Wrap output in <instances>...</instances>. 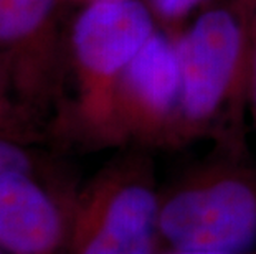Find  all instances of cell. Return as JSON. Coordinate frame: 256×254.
Here are the masks:
<instances>
[{"label":"cell","instance_id":"2","mask_svg":"<svg viewBox=\"0 0 256 254\" xmlns=\"http://www.w3.org/2000/svg\"><path fill=\"white\" fill-rule=\"evenodd\" d=\"M164 250L256 254V165L246 144H215L160 188Z\"/></svg>","mask_w":256,"mask_h":254},{"label":"cell","instance_id":"6","mask_svg":"<svg viewBox=\"0 0 256 254\" xmlns=\"http://www.w3.org/2000/svg\"><path fill=\"white\" fill-rule=\"evenodd\" d=\"M68 221L56 198L30 172H0V250L63 254Z\"/></svg>","mask_w":256,"mask_h":254},{"label":"cell","instance_id":"12","mask_svg":"<svg viewBox=\"0 0 256 254\" xmlns=\"http://www.w3.org/2000/svg\"><path fill=\"white\" fill-rule=\"evenodd\" d=\"M91 2H102V0H88V3H91Z\"/></svg>","mask_w":256,"mask_h":254},{"label":"cell","instance_id":"11","mask_svg":"<svg viewBox=\"0 0 256 254\" xmlns=\"http://www.w3.org/2000/svg\"><path fill=\"white\" fill-rule=\"evenodd\" d=\"M160 254H232V253H212V251H180V250H162Z\"/></svg>","mask_w":256,"mask_h":254},{"label":"cell","instance_id":"5","mask_svg":"<svg viewBox=\"0 0 256 254\" xmlns=\"http://www.w3.org/2000/svg\"><path fill=\"white\" fill-rule=\"evenodd\" d=\"M178 99L177 33L159 26L119 81L106 139L147 152L176 149Z\"/></svg>","mask_w":256,"mask_h":254},{"label":"cell","instance_id":"7","mask_svg":"<svg viewBox=\"0 0 256 254\" xmlns=\"http://www.w3.org/2000/svg\"><path fill=\"white\" fill-rule=\"evenodd\" d=\"M56 0H0V43L46 46Z\"/></svg>","mask_w":256,"mask_h":254},{"label":"cell","instance_id":"1","mask_svg":"<svg viewBox=\"0 0 256 254\" xmlns=\"http://www.w3.org/2000/svg\"><path fill=\"white\" fill-rule=\"evenodd\" d=\"M180 99L176 149L197 140L244 144L248 119L246 26L235 0L198 12L177 33Z\"/></svg>","mask_w":256,"mask_h":254},{"label":"cell","instance_id":"9","mask_svg":"<svg viewBox=\"0 0 256 254\" xmlns=\"http://www.w3.org/2000/svg\"><path fill=\"white\" fill-rule=\"evenodd\" d=\"M246 26L248 50V119L256 132V0H235Z\"/></svg>","mask_w":256,"mask_h":254},{"label":"cell","instance_id":"8","mask_svg":"<svg viewBox=\"0 0 256 254\" xmlns=\"http://www.w3.org/2000/svg\"><path fill=\"white\" fill-rule=\"evenodd\" d=\"M146 3L160 28L178 33L190 17H195L214 0H146Z\"/></svg>","mask_w":256,"mask_h":254},{"label":"cell","instance_id":"10","mask_svg":"<svg viewBox=\"0 0 256 254\" xmlns=\"http://www.w3.org/2000/svg\"><path fill=\"white\" fill-rule=\"evenodd\" d=\"M7 170H32L30 157L18 145L0 139V172Z\"/></svg>","mask_w":256,"mask_h":254},{"label":"cell","instance_id":"3","mask_svg":"<svg viewBox=\"0 0 256 254\" xmlns=\"http://www.w3.org/2000/svg\"><path fill=\"white\" fill-rule=\"evenodd\" d=\"M160 188L150 152L134 149L76 208L66 254H160Z\"/></svg>","mask_w":256,"mask_h":254},{"label":"cell","instance_id":"4","mask_svg":"<svg viewBox=\"0 0 256 254\" xmlns=\"http://www.w3.org/2000/svg\"><path fill=\"white\" fill-rule=\"evenodd\" d=\"M159 28L146 0L91 2L76 17L70 48L80 117L104 137L124 71Z\"/></svg>","mask_w":256,"mask_h":254}]
</instances>
